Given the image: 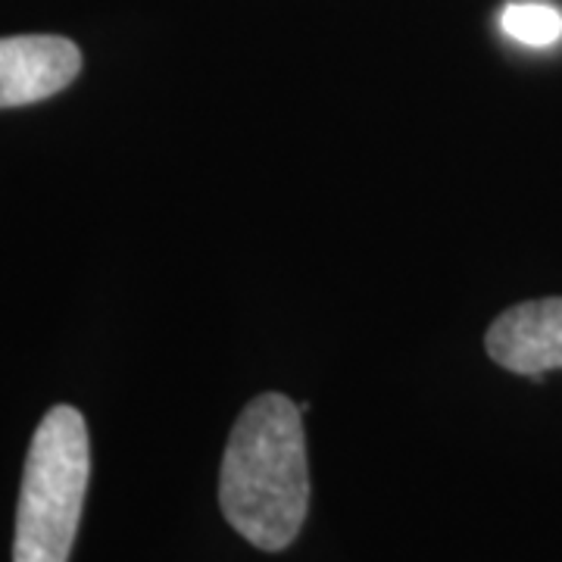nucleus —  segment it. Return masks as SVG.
Wrapping results in <instances>:
<instances>
[{"label":"nucleus","mask_w":562,"mask_h":562,"mask_svg":"<svg viewBox=\"0 0 562 562\" xmlns=\"http://www.w3.org/2000/svg\"><path fill=\"white\" fill-rule=\"evenodd\" d=\"M81 72V50L60 35L0 38V110L60 94Z\"/></svg>","instance_id":"3"},{"label":"nucleus","mask_w":562,"mask_h":562,"mask_svg":"<svg viewBox=\"0 0 562 562\" xmlns=\"http://www.w3.org/2000/svg\"><path fill=\"white\" fill-rule=\"evenodd\" d=\"M91 475L88 425L76 406H54L29 447L13 562H69Z\"/></svg>","instance_id":"2"},{"label":"nucleus","mask_w":562,"mask_h":562,"mask_svg":"<svg viewBox=\"0 0 562 562\" xmlns=\"http://www.w3.org/2000/svg\"><path fill=\"white\" fill-rule=\"evenodd\" d=\"M220 506L244 541L279 553L301 535L310 506L301 406L262 394L244 406L222 457Z\"/></svg>","instance_id":"1"},{"label":"nucleus","mask_w":562,"mask_h":562,"mask_svg":"<svg viewBox=\"0 0 562 562\" xmlns=\"http://www.w3.org/2000/svg\"><path fill=\"white\" fill-rule=\"evenodd\" d=\"M487 357L528 379L562 369V297L528 301L506 310L484 335Z\"/></svg>","instance_id":"4"},{"label":"nucleus","mask_w":562,"mask_h":562,"mask_svg":"<svg viewBox=\"0 0 562 562\" xmlns=\"http://www.w3.org/2000/svg\"><path fill=\"white\" fill-rule=\"evenodd\" d=\"M501 25L509 38L525 47H550L562 38V13L547 3H509Z\"/></svg>","instance_id":"5"}]
</instances>
